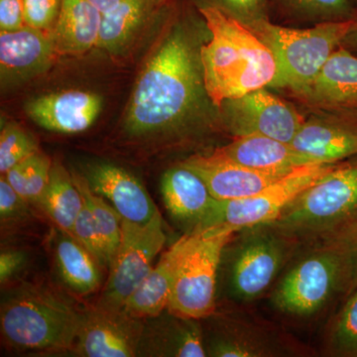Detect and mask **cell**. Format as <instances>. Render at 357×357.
Listing matches in <instances>:
<instances>
[{
    "mask_svg": "<svg viewBox=\"0 0 357 357\" xmlns=\"http://www.w3.org/2000/svg\"><path fill=\"white\" fill-rule=\"evenodd\" d=\"M24 26L22 0H0V30L16 31Z\"/></svg>",
    "mask_w": 357,
    "mask_h": 357,
    "instance_id": "cell-38",
    "label": "cell"
},
{
    "mask_svg": "<svg viewBox=\"0 0 357 357\" xmlns=\"http://www.w3.org/2000/svg\"><path fill=\"white\" fill-rule=\"evenodd\" d=\"M307 102L337 109H357V57L340 46L303 96Z\"/></svg>",
    "mask_w": 357,
    "mask_h": 357,
    "instance_id": "cell-21",
    "label": "cell"
},
{
    "mask_svg": "<svg viewBox=\"0 0 357 357\" xmlns=\"http://www.w3.org/2000/svg\"><path fill=\"white\" fill-rule=\"evenodd\" d=\"M342 47L347 50H354L357 52V20L356 24L351 28V31L347 33V36L342 41Z\"/></svg>",
    "mask_w": 357,
    "mask_h": 357,
    "instance_id": "cell-41",
    "label": "cell"
},
{
    "mask_svg": "<svg viewBox=\"0 0 357 357\" xmlns=\"http://www.w3.org/2000/svg\"><path fill=\"white\" fill-rule=\"evenodd\" d=\"M296 243H318L357 223V156L335 164L269 222Z\"/></svg>",
    "mask_w": 357,
    "mask_h": 357,
    "instance_id": "cell-3",
    "label": "cell"
},
{
    "mask_svg": "<svg viewBox=\"0 0 357 357\" xmlns=\"http://www.w3.org/2000/svg\"><path fill=\"white\" fill-rule=\"evenodd\" d=\"M86 1L96 7L100 13L105 14L116 8L124 0H86Z\"/></svg>",
    "mask_w": 357,
    "mask_h": 357,
    "instance_id": "cell-40",
    "label": "cell"
},
{
    "mask_svg": "<svg viewBox=\"0 0 357 357\" xmlns=\"http://www.w3.org/2000/svg\"><path fill=\"white\" fill-rule=\"evenodd\" d=\"M141 319L123 307L98 304L82 314L75 344L77 354L88 357L135 356L144 333Z\"/></svg>",
    "mask_w": 357,
    "mask_h": 357,
    "instance_id": "cell-11",
    "label": "cell"
},
{
    "mask_svg": "<svg viewBox=\"0 0 357 357\" xmlns=\"http://www.w3.org/2000/svg\"><path fill=\"white\" fill-rule=\"evenodd\" d=\"M55 260L61 278L74 292L88 295L95 292L100 286L102 282L100 263L70 234L64 232L59 237Z\"/></svg>",
    "mask_w": 357,
    "mask_h": 357,
    "instance_id": "cell-24",
    "label": "cell"
},
{
    "mask_svg": "<svg viewBox=\"0 0 357 357\" xmlns=\"http://www.w3.org/2000/svg\"><path fill=\"white\" fill-rule=\"evenodd\" d=\"M291 8L312 20L347 21L357 17L356 7L351 0H285Z\"/></svg>",
    "mask_w": 357,
    "mask_h": 357,
    "instance_id": "cell-33",
    "label": "cell"
},
{
    "mask_svg": "<svg viewBox=\"0 0 357 357\" xmlns=\"http://www.w3.org/2000/svg\"><path fill=\"white\" fill-rule=\"evenodd\" d=\"M25 257L20 251L6 250L0 255V281L4 283L14 276L24 264Z\"/></svg>",
    "mask_w": 357,
    "mask_h": 357,
    "instance_id": "cell-39",
    "label": "cell"
},
{
    "mask_svg": "<svg viewBox=\"0 0 357 357\" xmlns=\"http://www.w3.org/2000/svg\"><path fill=\"white\" fill-rule=\"evenodd\" d=\"M150 3L149 0H124L116 8L102 14L96 48L112 54L126 48L142 25Z\"/></svg>",
    "mask_w": 357,
    "mask_h": 357,
    "instance_id": "cell-25",
    "label": "cell"
},
{
    "mask_svg": "<svg viewBox=\"0 0 357 357\" xmlns=\"http://www.w3.org/2000/svg\"><path fill=\"white\" fill-rule=\"evenodd\" d=\"M215 152L237 164L262 172L288 173L298 167L317 163L297 151L291 143L258 134L236 136L229 144Z\"/></svg>",
    "mask_w": 357,
    "mask_h": 357,
    "instance_id": "cell-19",
    "label": "cell"
},
{
    "mask_svg": "<svg viewBox=\"0 0 357 357\" xmlns=\"http://www.w3.org/2000/svg\"><path fill=\"white\" fill-rule=\"evenodd\" d=\"M102 13L86 0H62L53 34L56 52L82 55L98 47Z\"/></svg>",
    "mask_w": 357,
    "mask_h": 357,
    "instance_id": "cell-22",
    "label": "cell"
},
{
    "mask_svg": "<svg viewBox=\"0 0 357 357\" xmlns=\"http://www.w3.org/2000/svg\"><path fill=\"white\" fill-rule=\"evenodd\" d=\"M318 243H328L340 255L342 263L344 297L347 298L357 289V223Z\"/></svg>",
    "mask_w": 357,
    "mask_h": 357,
    "instance_id": "cell-32",
    "label": "cell"
},
{
    "mask_svg": "<svg viewBox=\"0 0 357 357\" xmlns=\"http://www.w3.org/2000/svg\"><path fill=\"white\" fill-rule=\"evenodd\" d=\"M102 109V100L89 91H58L30 100L26 114L42 128L53 132L75 134L91 128Z\"/></svg>",
    "mask_w": 357,
    "mask_h": 357,
    "instance_id": "cell-14",
    "label": "cell"
},
{
    "mask_svg": "<svg viewBox=\"0 0 357 357\" xmlns=\"http://www.w3.org/2000/svg\"><path fill=\"white\" fill-rule=\"evenodd\" d=\"M52 161L36 152L4 174L7 182L27 203H38L50 180Z\"/></svg>",
    "mask_w": 357,
    "mask_h": 357,
    "instance_id": "cell-28",
    "label": "cell"
},
{
    "mask_svg": "<svg viewBox=\"0 0 357 357\" xmlns=\"http://www.w3.org/2000/svg\"><path fill=\"white\" fill-rule=\"evenodd\" d=\"M166 243L160 211L150 222L135 223L122 220L119 248L109 266V277L98 304L123 307L124 303L146 278Z\"/></svg>",
    "mask_w": 357,
    "mask_h": 357,
    "instance_id": "cell-10",
    "label": "cell"
},
{
    "mask_svg": "<svg viewBox=\"0 0 357 357\" xmlns=\"http://www.w3.org/2000/svg\"><path fill=\"white\" fill-rule=\"evenodd\" d=\"M198 236L178 268L168 310L182 318H208L215 312L218 268L237 230L218 225L197 229Z\"/></svg>",
    "mask_w": 357,
    "mask_h": 357,
    "instance_id": "cell-6",
    "label": "cell"
},
{
    "mask_svg": "<svg viewBox=\"0 0 357 357\" xmlns=\"http://www.w3.org/2000/svg\"><path fill=\"white\" fill-rule=\"evenodd\" d=\"M25 25L53 31L60 14L62 0H22Z\"/></svg>",
    "mask_w": 357,
    "mask_h": 357,
    "instance_id": "cell-35",
    "label": "cell"
},
{
    "mask_svg": "<svg viewBox=\"0 0 357 357\" xmlns=\"http://www.w3.org/2000/svg\"><path fill=\"white\" fill-rule=\"evenodd\" d=\"M326 349L330 356L357 357V289L347 297L344 306L333 318Z\"/></svg>",
    "mask_w": 357,
    "mask_h": 357,
    "instance_id": "cell-29",
    "label": "cell"
},
{
    "mask_svg": "<svg viewBox=\"0 0 357 357\" xmlns=\"http://www.w3.org/2000/svg\"><path fill=\"white\" fill-rule=\"evenodd\" d=\"M82 314L50 291L20 289L2 303L0 325L6 344L20 351H62L76 344Z\"/></svg>",
    "mask_w": 357,
    "mask_h": 357,
    "instance_id": "cell-5",
    "label": "cell"
},
{
    "mask_svg": "<svg viewBox=\"0 0 357 357\" xmlns=\"http://www.w3.org/2000/svg\"><path fill=\"white\" fill-rule=\"evenodd\" d=\"M211 38L202 47L204 88L222 105L251 91L271 86L276 77L273 53L250 28L215 6L199 8Z\"/></svg>",
    "mask_w": 357,
    "mask_h": 357,
    "instance_id": "cell-2",
    "label": "cell"
},
{
    "mask_svg": "<svg viewBox=\"0 0 357 357\" xmlns=\"http://www.w3.org/2000/svg\"><path fill=\"white\" fill-rule=\"evenodd\" d=\"M39 151L38 143L15 123H7L0 133V172L4 175L13 167Z\"/></svg>",
    "mask_w": 357,
    "mask_h": 357,
    "instance_id": "cell-31",
    "label": "cell"
},
{
    "mask_svg": "<svg viewBox=\"0 0 357 357\" xmlns=\"http://www.w3.org/2000/svg\"><path fill=\"white\" fill-rule=\"evenodd\" d=\"M356 20L328 21L307 29L282 27L266 18L243 24L273 53L277 73L270 86L289 89L303 96L328 58L342 46Z\"/></svg>",
    "mask_w": 357,
    "mask_h": 357,
    "instance_id": "cell-4",
    "label": "cell"
},
{
    "mask_svg": "<svg viewBox=\"0 0 357 357\" xmlns=\"http://www.w3.org/2000/svg\"><path fill=\"white\" fill-rule=\"evenodd\" d=\"M230 15L243 23L266 18L267 0H220Z\"/></svg>",
    "mask_w": 357,
    "mask_h": 357,
    "instance_id": "cell-36",
    "label": "cell"
},
{
    "mask_svg": "<svg viewBox=\"0 0 357 357\" xmlns=\"http://www.w3.org/2000/svg\"><path fill=\"white\" fill-rule=\"evenodd\" d=\"M241 232L230 255L229 288L237 302L250 303L266 292L299 244L270 223Z\"/></svg>",
    "mask_w": 357,
    "mask_h": 357,
    "instance_id": "cell-8",
    "label": "cell"
},
{
    "mask_svg": "<svg viewBox=\"0 0 357 357\" xmlns=\"http://www.w3.org/2000/svg\"><path fill=\"white\" fill-rule=\"evenodd\" d=\"M84 176L91 189L107 199L122 220L143 225L150 222L159 211L144 185L121 167L109 163L93 164Z\"/></svg>",
    "mask_w": 357,
    "mask_h": 357,
    "instance_id": "cell-15",
    "label": "cell"
},
{
    "mask_svg": "<svg viewBox=\"0 0 357 357\" xmlns=\"http://www.w3.org/2000/svg\"><path fill=\"white\" fill-rule=\"evenodd\" d=\"M72 236L93 255L102 266L109 267V258L105 252L102 237L100 236L91 211L84 203L81 213H79L75 222Z\"/></svg>",
    "mask_w": 357,
    "mask_h": 357,
    "instance_id": "cell-34",
    "label": "cell"
},
{
    "mask_svg": "<svg viewBox=\"0 0 357 357\" xmlns=\"http://www.w3.org/2000/svg\"><path fill=\"white\" fill-rule=\"evenodd\" d=\"M26 203L18 192L7 182L4 176L0 180V217L2 222L13 220L26 213Z\"/></svg>",
    "mask_w": 357,
    "mask_h": 357,
    "instance_id": "cell-37",
    "label": "cell"
},
{
    "mask_svg": "<svg viewBox=\"0 0 357 357\" xmlns=\"http://www.w3.org/2000/svg\"><path fill=\"white\" fill-rule=\"evenodd\" d=\"M72 175L75 184L83 197L84 204L88 206L95 220L96 227L102 237L110 266L121 243L122 222L121 215L115 211L112 204L107 203V199L96 194L91 189L84 176L76 172H72Z\"/></svg>",
    "mask_w": 357,
    "mask_h": 357,
    "instance_id": "cell-27",
    "label": "cell"
},
{
    "mask_svg": "<svg viewBox=\"0 0 357 357\" xmlns=\"http://www.w3.org/2000/svg\"><path fill=\"white\" fill-rule=\"evenodd\" d=\"M335 164L312 163L298 167L248 198L231 201L215 199L208 218L199 229L223 225L241 231L272 222L305 190L330 172Z\"/></svg>",
    "mask_w": 357,
    "mask_h": 357,
    "instance_id": "cell-9",
    "label": "cell"
},
{
    "mask_svg": "<svg viewBox=\"0 0 357 357\" xmlns=\"http://www.w3.org/2000/svg\"><path fill=\"white\" fill-rule=\"evenodd\" d=\"M161 194L169 213L191 231L202 227L215 201L204 181L182 164L164 174Z\"/></svg>",
    "mask_w": 357,
    "mask_h": 357,
    "instance_id": "cell-20",
    "label": "cell"
},
{
    "mask_svg": "<svg viewBox=\"0 0 357 357\" xmlns=\"http://www.w3.org/2000/svg\"><path fill=\"white\" fill-rule=\"evenodd\" d=\"M210 190L211 196L220 201H231L253 196L263 188L288 173L262 172L237 164L222 155H195L183 162Z\"/></svg>",
    "mask_w": 357,
    "mask_h": 357,
    "instance_id": "cell-13",
    "label": "cell"
},
{
    "mask_svg": "<svg viewBox=\"0 0 357 357\" xmlns=\"http://www.w3.org/2000/svg\"><path fill=\"white\" fill-rule=\"evenodd\" d=\"M201 86L194 49L184 32L175 30L141 70L126 110V130L147 135L177 126L194 109Z\"/></svg>",
    "mask_w": 357,
    "mask_h": 357,
    "instance_id": "cell-1",
    "label": "cell"
},
{
    "mask_svg": "<svg viewBox=\"0 0 357 357\" xmlns=\"http://www.w3.org/2000/svg\"><path fill=\"white\" fill-rule=\"evenodd\" d=\"M291 145L317 163L351 159L357 156V119L326 117L305 121Z\"/></svg>",
    "mask_w": 357,
    "mask_h": 357,
    "instance_id": "cell-18",
    "label": "cell"
},
{
    "mask_svg": "<svg viewBox=\"0 0 357 357\" xmlns=\"http://www.w3.org/2000/svg\"><path fill=\"white\" fill-rule=\"evenodd\" d=\"M150 2L158 1V0H149Z\"/></svg>",
    "mask_w": 357,
    "mask_h": 357,
    "instance_id": "cell-43",
    "label": "cell"
},
{
    "mask_svg": "<svg viewBox=\"0 0 357 357\" xmlns=\"http://www.w3.org/2000/svg\"><path fill=\"white\" fill-rule=\"evenodd\" d=\"M227 122L236 136L258 134L292 142L305 119L297 110L265 89L227 100Z\"/></svg>",
    "mask_w": 357,
    "mask_h": 357,
    "instance_id": "cell-12",
    "label": "cell"
},
{
    "mask_svg": "<svg viewBox=\"0 0 357 357\" xmlns=\"http://www.w3.org/2000/svg\"><path fill=\"white\" fill-rule=\"evenodd\" d=\"M55 54L52 31L26 25L16 31L0 32L2 84L20 83L45 72Z\"/></svg>",
    "mask_w": 357,
    "mask_h": 357,
    "instance_id": "cell-16",
    "label": "cell"
},
{
    "mask_svg": "<svg viewBox=\"0 0 357 357\" xmlns=\"http://www.w3.org/2000/svg\"><path fill=\"white\" fill-rule=\"evenodd\" d=\"M36 204L59 229L72 236L84 199L72 173L68 172L60 162H54L52 165L48 185Z\"/></svg>",
    "mask_w": 357,
    "mask_h": 357,
    "instance_id": "cell-23",
    "label": "cell"
},
{
    "mask_svg": "<svg viewBox=\"0 0 357 357\" xmlns=\"http://www.w3.org/2000/svg\"><path fill=\"white\" fill-rule=\"evenodd\" d=\"M197 236V230L188 232L161 256L146 278L124 303L123 309L126 312L137 318L145 319L158 317L167 309L178 268Z\"/></svg>",
    "mask_w": 357,
    "mask_h": 357,
    "instance_id": "cell-17",
    "label": "cell"
},
{
    "mask_svg": "<svg viewBox=\"0 0 357 357\" xmlns=\"http://www.w3.org/2000/svg\"><path fill=\"white\" fill-rule=\"evenodd\" d=\"M171 314V312H170ZM197 319L171 314L156 328L154 354L164 356L204 357L208 356L204 345L203 333Z\"/></svg>",
    "mask_w": 357,
    "mask_h": 357,
    "instance_id": "cell-26",
    "label": "cell"
},
{
    "mask_svg": "<svg viewBox=\"0 0 357 357\" xmlns=\"http://www.w3.org/2000/svg\"><path fill=\"white\" fill-rule=\"evenodd\" d=\"M351 1H352V3H354V6H356V7L357 0H351Z\"/></svg>",
    "mask_w": 357,
    "mask_h": 357,
    "instance_id": "cell-42",
    "label": "cell"
},
{
    "mask_svg": "<svg viewBox=\"0 0 357 357\" xmlns=\"http://www.w3.org/2000/svg\"><path fill=\"white\" fill-rule=\"evenodd\" d=\"M342 263L337 251L326 243L295 263L282 277L271 296L277 311L289 317L314 316L338 295L344 297Z\"/></svg>",
    "mask_w": 357,
    "mask_h": 357,
    "instance_id": "cell-7",
    "label": "cell"
},
{
    "mask_svg": "<svg viewBox=\"0 0 357 357\" xmlns=\"http://www.w3.org/2000/svg\"><path fill=\"white\" fill-rule=\"evenodd\" d=\"M208 354L217 357H262L274 356L276 351L261 335L243 326V330L215 340Z\"/></svg>",
    "mask_w": 357,
    "mask_h": 357,
    "instance_id": "cell-30",
    "label": "cell"
}]
</instances>
